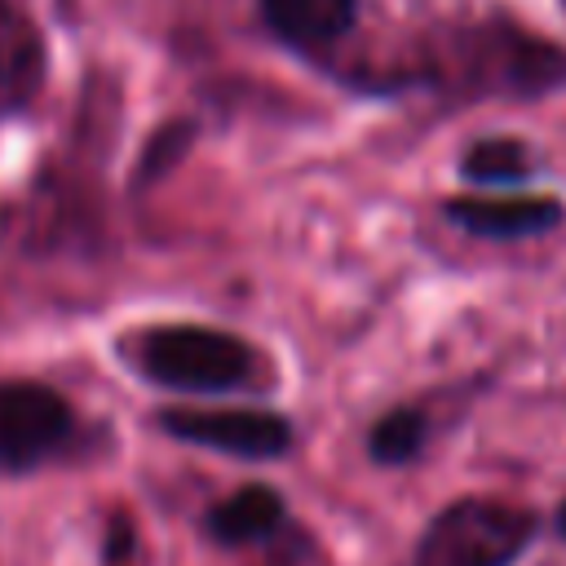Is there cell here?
<instances>
[{"instance_id":"obj_7","label":"cell","mask_w":566,"mask_h":566,"mask_svg":"<svg viewBox=\"0 0 566 566\" xmlns=\"http://www.w3.org/2000/svg\"><path fill=\"white\" fill-rule=\"evenodd\" d=\"M283 522V495L274 486H243L226 500H217L208 509V531L217 544H256L265 535H274V526Z\"/></svg>"},{"instance_id":"obj_11","label":"cell","mask_w":566,"mask_h":566,"mask_svg":"<svg viewBox=\"0 0 566 566\" xmlns=\"http://www.w3.org/2000/svg\"><path fill=\"white\" fill-rule=\"evenodd\" d=\"M562 4H566V0H562Z\"/></svg>"},{"instance_id":"obj_4","label":"cell","mask_w":566,"mask_h":566,"mask_svg":"<svg viewBox=\"0 0 566 566\" xmlns=\"http://www.w3.org/2000/svg\"><path fill=\"white\" fill-rule=\"evenodd\" d=\"M159 429L172 433L177 442H195L243 460H274L292 447V424L274 411H252V407H230V411L172 407L159 416Z\"/></svg>"},{"instance_id":"obj_8","label":"cell","mask_w":566,"mask_h":566,"mask_svg":"<svg viewBox=\"0 0 566 566\" xmlns=\"http://www.w3.org/2000/svg\"><path fill=\"white\" fill-rule=\"evenodd\" d=\"M531 172H535V159L517 137H486L469 146L460 159V177L473 186H522Z\"/></svg>"},{"instance_id":"obj_2","label":"cell","mask_w":566,"mask_h":566,"mask_svg":"<svg viewBox=\"0 0 566 566\" xmlns=\"http://www.w3.org/2000/svg\"><path fill=\"white\" fill-rule=\"evenodd\" d=\"M137 367L168 389H190V394H221L243 385L256 371V354L248 340L217 332V327H195V323H172L155 327L137 345Z\"/></svg>"},{"instance_id":"obj_5","label":"cell","mask_w":566,"mask_h":566,"mask_svg":"<svg viewBox=\"0 0 566 566\" xmlns=\"http://www.w3.org/2000/svg\"><path fill=\"white\" fill-rule=\"evenodd\" d=\"M447 221H455L469 234L482 239H526V234H544L562 221V203L557 199H535V195H504V199H451Z\"/></svg>"},{"instance_id":"obj_6","label":"cell","mask_w":566,"mask_h":566,"mask_svg":"<svg viewBox=\"0 0 566 566\" xmlns=\"http://www.w3.org/2000/svg\"><path fill=\"white\" fill-rule=\"evenodd\" d=\"M358 0H261V18L274 35L301 49H318L340 40L354 27Z\"/></svg>"},{"instance_id":"obj_9","label":"cell","mask_w":566,"mask_h":566,"mask_svg":"<svg viewBox=\"0 0 566 566\" xmlns=\"http://www.w3.org/2000/svg\"><path fill=\"white\" fill-rule=\"evenodd\" d=\"M424 438H429V416L420 407H394L371 424L367 451L376 464H407L420 455Z\"/></svg>"},{"instance_id":"obj_1","label":"cell","mask_w":566,"mask_h":566,"mask_svg":"<svg viewBox=\"0 0 566 566\" xmlns=\"http://www.w3.org/2000/svg\"><path fill=\"white\" fill-rule=\"evenodd\" d=\"M535 513L504 500L447 504L416 544L411 566H513L535 535Z\"/></svg>"},{"instance_id":"obj_3","label":"cell","mask_w":566,"mask_h":566,"mask_svg":"<svg viewBox=\"0 0 566 566\" xmlns=\"http://www.w3.org/2000/svg\"><path fill=\"white\" fill-rule=\"evenodd\" d=\"M75 416L66 398L35 380H0V469L27 473L66 447Z\"/></svg>"},{"instance_id":"obj_10","label":"cell","mask_w":566,"mask_h":566,"mask_svg":"<svg viewBox=\"0 0 566 566\" xmlns=\"http://www.w3.org/2000/svg\"><path fill=\"white\" fill-rule=\"evenodd\" d=\"M557 535H562V539H566V504H562V509H557Z\"/></svg>"}]
</instances>
